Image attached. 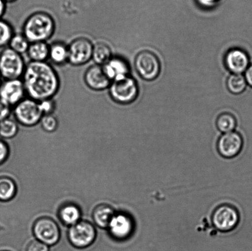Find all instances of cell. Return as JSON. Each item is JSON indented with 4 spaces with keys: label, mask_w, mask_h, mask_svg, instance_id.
<instances>
[{
    "label": "cell",
    "mask_w": 252,
    "mask_h": 251,
    "mask_svg": "<svg viewBox=\"0 0 252 251\" xmlns=\"http://www.w3.org/2000/svg\"><path fill=\"white\" fill-rule=\"evenodd\" d=\"M22 80L27 97L38 102L53 99L60 89L58 72L46 61H31L27 64Z\"/></svg>",
    "instance_id": "cell-1"
},
{
    "label": "cell",
    "mask_w": 252,
    "mask_h": 251,
    "mask_svg": "<svg viewBox=\"0 0 252 251\" xmlns=\"http://www.w3.org/2000/svg\"><path fill=\"white\" fill-rule=\"evenodd\" d=\"M56 30V22L47 12H34L26 20L22 28V34L30 43L46 42L52 38Z\"/></svg>",
    "instance_id": "cell-2"
},
{
    "label": "cell",
    "mask_w": 252,
    "mask_h": 251,
    "mask_svg": "<svg viewBox=\"0 0 252 251\" xmlns=\"http://www.w3.org/2000/svg\"><path fill=\"white\" fill-rule=\"evenodd\" d=\"M26 65L21 54L9 47L4 48L0 53V75L4 80L22 79Z\"/></svg>",
    "instance_id": "cell-3"
},
{
    "label": "cell",
    "mask_w": 252,
    "mask_h": 251,
    "mask_svg": "<svg viewBox=\"0 0 252 251\" xmlns=\"http://www.w3.org/2000/svg\"><path fill=\"white\" fill-rule=\"evenodd\" d=\"M14 119L26 127H33L40 123L43 116L39 102L26 97L12 108Z\"/></svg>",
    "instance_id": "cell-4"
},
{
    "label": "cell",
    "mask_w": 252,
    "mask_h": 251,
    "mask_svg": "<svg viewBox=\"0 0 252 251\" xmlns=\"http://www.w3.org/2000/svg\"><path fill=\"white\" fill-rule=\"evenodd\" d=\"M108 90L111 98L120 105L130 104L135 101L138 94L137 84L130 76L113 81Z\"/></svg>",
    "instance_id": "cell-5"
},
{
    "label": "cell",
    "mask_w": 252,
    "mask_h": 251,
    "mask_svg": "<svg viewBox=\"0 0 252 251\" xmlns=\"http://www.w3.org/2000/svg\"><path fill=\"white\" fill-rule=\"evenodd\" d=\"M68 240L74 247L83 249L90 247L94 242L96 230L92 223L87 221H79L70 226L68 233Z\"/></svg>",
    "instance_id": "cell-6"
},
{
    "label": "cell",
    "mask_w": 252,
    "mask_h": 251,
    "mask_svg": "<svg viewBox=\"0 0 252 251\" xmlns=\"http://www.w3.org/2000/svg\"><path fill=\"white\" fill-rule=\"evenodd\" d=\"M68 48V63L72 66H83L92 60L94 44L88 38L80 37L73 39Z\"/></svg>",
    "instance_id": "cell-7"
},
{
    "label": "cell",
    "mask_w": 252,
    "mask_h": 251,
    "mask_svg": "<svg viewBox=\"0 0 252 251\" xmlns=\"http://www.w3.org/2000/svg\"><path fill=\"white\" fill-rule=\"evenodd\" d=\"M135 67L143 80L152 81L159 75L160 64L154 53L144 51L138 53L135 59Z\"/></svg>",
    "instance_id": "cell-8"
},
{
    "label": "cell",
    "mask_w": 252,
    "mask_h": 251,
    "mask_svg": "<svg viewBox=\"0 0 252 251\" xmlns=\"http://www.w3.org/2000/svg\"><path fill=\"white\" fill-rule=\"evenodd\" d=\"M239 214L233 206L223 205L219 206L212 215V223L217 230L222 232L233 230L238 225Z\"/></svg>",
    "instance_id": "cell-9"
},
{
    "label": "cell",
    "mask_w": 252,
    "mask_h": 251,
    "mask_svg": "<svg viewBox=\"0 0 252 251\" xmlns=\"http://www.w3.org/2000/svg\"><path fill=\"white\" fill-rule=\"evenodd\" d=\"M33 233L37 240L48 246L57 244L61 237L58 223L49 218H42L36 221L33 226Z\"/></svg>",
    "instance_id": "cell-10"
},
{
    "label": "cell",
    "mask_w": 252,
    "mask_h": 251,
    "mask_svg": "<svg viewBox=\"0 0 252 251\" xmlns=\"http://www.w3.org/2000/svg\"><path fill=\"white\" fill-rule=\"evenodd\" d=\"M26 96L22 79L4 80L0 84V98L12 108L18 104Z\"/></svg>",
    "instance_id": "cell-11"
},
{
    "label": "cell",
    "mask_w": 252,
    "mask_h": 251,
    "mask_svg": "<svg viewBox=\"0 0 252 251\" xmlns=\"http://www.w3.org/2000/svg\"><path fill=\"white\" fill-rule=\"evenodd\" d=\"M243 139L235 132L226 133L220 138L217 142L219 154L226 159L234 158L240 153L243 147Z\"/></svg>",
    "instance_id": "cell-12"
},
{
    "label": "cell",
    "mask_w": 252,
    "mask_h": 251,
    "mask_svg": "<svg viewBox=\"0 0 252 251\" xmlns=\"http://www.w3.org/2000/svg\"><path fill=\"white\" fill-rule=\"evenodd\" d=\"M84 81L90 89L96 92L108 89L112 83L103 71V66L96 64L86 70L84 75Z\"/></svg>",
    "instance_id": "cell-13"
},
{
    "label": "cell",
    "mask_w": 252,
    "mask_h": 251,
    "mask_svg": "<svg viewBox=\"0 0 252 251\" xmlns=\"http://www.w3.org/2000/svg\"><path fill=\"white\" fill-rule=\"evenodd\" d=\"M249 61L248 54L239 49H231L224 57L227 69L231 73L238 75L246 72L249 66Z\"/></svg>",
    "instance_id": "cell-14"
},
{
    "label": "cell",
    "mask_w": 252,
    "mask_h": 251,
    "mask_svg": "<svg viewBox=\"0 0 252 251\" xmlns=\"http://www.w3.org/2000/svg\"><path fill=\"white\" fill-rule=\"evenodd\" d=\"M108 228L110 234L116 239L124 240L132 232V221L125 214H118L113 216Z\"/></svg>",
    "instance_id": "cell-15"
},
{
    "label": "cell",
    "mask_w": 252,
    "mask_h": 251,
    "mask_svg": "<svg viewBox=\"0 0 252 251\" xmlns=\"http://www.w3.org/2000/svg\"><path fill=\"white\" fill-rule=\"evenodd\" d=\"M102 66L106 75L112 82L129 76L130 68L128 64L124 58L119 56H113Z\"/></svg>",
    "instance_id": "cell-16"
},
{
    "label": "cell",
    "mask_w": 252,
    "mask_h": 251,
    "mask_svg": "<svg viewBox=\"0 0 252 251\" xmlns=\"http://www.w3.org/2000/svg\"><path fill=\"white\" fill-rule=\"evenodd\" d=\"M49 59L57 65H63L68 63V46L63 42H54L49 45Z\"/></svg>",
    "instance_id": "cell-17"
},
{
    "label": "cell",
    "mask_w": 252,
    "mask_h": 251,
    "mask_svg": "<svg viewBox=\"0 0 252 251\" xmlns=\"http://www.w3.org/2000/svg\"><path fill=\"white\" fill-rule=\"evenodd\" d=\"M49 45L46 42H34L30 44L27 56L31 61L44 62L49 59Z\"/></svg>",
    "instance_id": "cell-18"
},
{
    "label": "cell",
    "mask_w": 252,
    "mask_h": 251,
    "mask_svg": "<svg viewBox=\"0 0 252 251\" xmlns=\"http://www.w3.org/2000/svg\"><path fill=\"white\" fill-rule=\"evenodd\" d=\"M115 214L113 208L107 205H101L95 208L93 220L95 224L101 228H107Z\"/></svg>",
    "instance_id": "cell-19"
},
{
    "label": "cell",
    "mask_w": 252,
    "mask_h": 251,
    "mask_svg": "<svg viewBox=\"0 0 252 251\" xmlns=\"http://www.w3.org/2000/svg\"><path fill=\"white\" fill-rule=\"evenodd\" d=\"M112 49L103 42L94 44L92 60L96 65L103 66L112 57Z\"/></svg>",
    "instance_id": "cell-20"
},
{
    "label": "cell",
    "mask_w": 252,
    "mask_h": 251,
    "mask_svg": "<svg viewBox=\"0 0 252 251\" xmlns=\"http://www.w3.org/2000/svg\"><path fill=\"white\" fill-rule=\"evenodd\" d=\"M17 186L13 179L7 176L0 177V201L8 202L14 198Z\"/></svg>",
    "instance_id": "cell-21"
},
{
    "label": "cell",
    "mask_w": 252,
    "mask_h": 251,
    "mask_svg": "<svg viewBox=\"0 0 252 251\" xmlns=\"http://www.w3.org/2000/svg\"><path fill=\"white\" fill-rule=\"evenodd\" d=\"M81 213L80 208L73 204H68L61 208L59 217L65 224L71 226L80 221Z\"/></svg>",
    "instance_id": "cell-22"
},
{
    "label": "cell",
    "mask_w": 252,
    "mask_h": 251,
    "mask_svg": "<svg viewBox=\"0 0 252 251\" xmlns=\"http://www.w3.org/2000/svg\"><path fill=\"white\" fill-rule=\"evenodd\" d=\"M245 77L238 74H232L226 81V87L233 94H241L245 90L247 87Z\"/></svg>",
    "instance_id": "cell-23"
},
{
    "label": "cell",
    "mask_w": 252,
    "mask_h": 251,
    "mask_svg": "<svg viewBox=\"0 0 252 251\" xmlns=\"http://www.w3.org/2000/svg\"><path fill=\"white\" fill-rule=\"evenodd\" d=\"M237 125L235 117L229 112L222 113L219 115L216 120L217 129L224 134L233 132Z\"/></svg>",
    "instance_id": "cell-24"
},
{
    "label": "cell",
    "mask_w": 252,
    "mask_h": 251,
    "mask_svg": "<svg viewBox=\"0 0 252 251\" xmlns=\"http://www.w3.org/2000/svg\"><path fill=\"white\" fill-rule=\"evenodd\" d=\"M18 123L11 118L2 120L0 122V137L2 139H11L18 132Z\"/></svg>",
    "instance_id": "cell-25"
},
{
    "label": "cell",
    "mask_w": 252,
    "mask_h": 251,
    "mask_svg": "<svg viewBox=\"0 0 252 251\" xmlns=\"http://www.w3.org/2000/svg\"><path fill=\"white\" fill-rule=\"evenodd\" d=\"M31 43L22 33H14L9 41L8 47L12 50L19 54L26 53Z\"/></svg>",
    "instance_id": "cell-26"
},
{
    "label": "cell",
    "mask_w": 252,
    "mask_h": 251,
    "mask_svg": "<svg viewBox=\"0 0 252 251\" xmlns=\"http://www.w3.org/2000/svg\"><path fill=\"white\" fill-rule=\"evenodd\" d=\"M13 27L8 22L0 19V49L6 48L14 35Z\"/></svg>",
    "instance_id": "cell-27"
},
{
    "label": "cell",
    "mask_w": 252,
    "mask_h": 251,
    "mask_svg": "<svg viewBox=\"0 0 252 251\" xmlns=\"http://www.w3.org/2000/svg\"><path fill=\"white\" fill-rule=\"evenodd\" d=\"M40 124L44 131L48 133L55 132L59 126L58 120L53 114L44 115L41 118Z\"/></svg>",
    "instance_id": "cell-28"
},
{
    "label": "cell",
    "mask_w": 252,
    "mask_h": 251,
    "mask_svg": "<svg viewBox=\"0 0 252 251\" xmlns=\"http://www.w3.org/2000/svg\"><path fill=\"white\" fill-rule=\"evenodd\" d=\"M39 108L43 115L53 114L56 110V103L53 99H48L39 102Z\"/></svg>",
    "instance_id": "cell-29"
},
{
    "label": "cell",
    "mask_w": 252,
    "mask_h": 251,
    "mask_svg": "<svg viewBox=\"0 0 252 251\" xmlns=\"http://www.w3.org/2000/svg\"><path fill=\"white\" fill-rule=\"evenodd\" d=\"M12 112V108L0 98V122L10 117Z\"/></svg>",
    "instance_id": "cell-30"
},
{
    "label": "cell",
    "mask_w": 252,
    "mask_h": 251,
    "mask_svg": "<svg viewBox=\"0 0 252 251\" xmlns=\"http://www.w3.org/2000/svg\"><path fill=\"white\" fill-rule=\"evenodd\" d=\"M9 149L8 145L4 140L0 139V165L4 164L8 159Z\"/></svg>",
    "instance_id": "cell-31"
},
{
    "label": "cell",
    "mask_w": 252,
    "mask_h": 251,
    "mask_svg": "<svg viewBox=\"0 0 252 251\" xmlns=\"http://www.w3.org/2000/svg\"><path fill=\"white\" fill-rule=\"evenodd\" d=\"M27 251H49V246L38 240H34L30 243Z\"/></svg>",
    "instance_id": "cell-32"
},
{
    "label": "cell",
    "mask_w": 252,
    "mask_h": 251,
    "mask_svg": "<svg viewBox=\"0 0 252 251\" xmlns=\"http://www.w3.org/2000/svg\"><path fill=\"white\" fill-rule=\"evenodd\" d=\"M197 1L202 6L205 7H212L218 3L220 0H197Z\"/></svg>",
    "instance_id": "cell-33"
},
{
    "label": "cell",
    "mask_w": 252,
    "mask_h": 251,
    "mask_svg": "<svg viewBox=\"0 0 252 251\" xmlns=\"http://www.w3.org/2000/svg\"><path fill=\"white\" fill-rule=\"evenodd\" d=\"M244 77L246 78L247 84L252 87V65L247 69Z\"/></svg>",
    "instance_id": "cell-34"
},
{
    "label": "cell",
    "mask_w": 252,
    "mask_h": 251,
    "mask_svg": "<svg viewBox=\"0 0 252 251\" xmlns=\"http://www.w3.org/2000/svg\"><path fill=\"white\" fill-rule=\"evenodd\" d=\"M7 9V3L4 0H0V19H2V17L6 13Z\"/></svg>",
    "instance_id": "cell-35"
},
{
    "label": "cell",
    "mask_w": 252,
    "mask_h": 251,
    "mask_svg": "<svg viewBox=\"0 0 252 251\" xmlns=\"http://www.w3.org/2000/svg\"><path fill=\"white\" fill-rule=\"evenodd\" d=\"M4 1L6 2L7 4H8L12 3V2H14L17 1V0H4Z\"/></svg>",
    "instance_id": "cell-36"
},
{
    "label": "cell",
    "mask_w": 252,
    "mask_h": 251,
    "mask_svg": "<svg viewBox=\"0 0 252 251\" xmlns=\"http://www.w3.org/2000/svg\"><path fill=\"white\" fill-rule=\"evenodd\" d=\"M1 82H2V78H1V75H0V84H1Z\"/></svg>",
    "instance_id": "cell-37"
},
{
    "label": "cell",
    "mask_w": 252,
    "mask_h": 251,
    "mask_svg": "<svg viewBox=\"0 0 252 251\" xmlns=\"http://www.w3.org/2000/svg\"></svg>",
    "instance_id": "cell-38"
}]
</instances>
